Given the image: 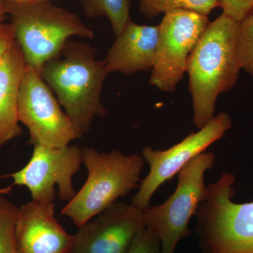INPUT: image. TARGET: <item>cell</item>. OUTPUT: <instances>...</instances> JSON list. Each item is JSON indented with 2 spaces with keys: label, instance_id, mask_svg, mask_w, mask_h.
Here are the masks:
<instances>
[{
  "label": "cell",
  "instance_id": "6da1fadb",
  "mask_svg": "<svg viewBox=\"0 0 253 253\" xmlns=\"http://www.w3.org/2000/svg\"><path fill=\"white\" fill-rule=\"evenodd\" d=\"M240 23L222 13L208 23L188 60L193 122L198 129L214 117L219 95L232 89L239 80Z\"/></svg>",
  "mask_w": 253,
  "mask_h": 253
},
{
  "label": "cell",
  "instance_id": "7a4b0ae2",
  "mask_svg": "<svg viewBox=\"0 0 253 253\" xmlns=\"http://www.w3.org/2000/svg\"><path fill=\"white\" fill-rule=\"evenodd\" d=\"M40 73L83 135L90 131L96 116L107 114L101 91L109 73L104 60L98 59L89 44L68 41L61 54L45 63Z\"/></svg>",
  "mask_w": 253,
  "mask_h": 253
},
{
  "label": "cell",
  "instance_id": "3957f363",
  "mask_svg": "<svg viewBox=\"0 0 253 253\" xmlns=\"http://www.w3.org/2000/svg\"><path fill=\"white\" fill-rule=\"evenodd\" d=\"M4 2L26 65L39 73L45 63L61 54L71 37L94 38V31L79 16L49 0Z\"/></svg>",
  "mask_w": 253,
  "mask_h": 253
},
{
  "label": "cell",
  "instance_id": "277c9868",
  "mask_svg": "<svg viewBox=\"0 0 253 253\" xmlns=\"http://www.w3.org/2000/svg\"><path fill=\"white\" fill-rule=\"evenodd\" d=\"M82 161L87 170L85 183L61 211L78 227L139 187L145 164L139 154L100 152L91 147L82 149Z\"/></svg>",
  "mask_w": 253,
  "mask_h": 253
},
{
  "label": "cell",
  "instance_id": "5b68a950",
  "mask_svg": "<svg viewBox=\"0 0 253 253\" xmlns=\"http://www.w3.org/2000/svg\"><path fill=\"white\" fill-rule=\"evenodd\" d=\"M236 177L224 172L208 185L195 217L205 253H253V202L233 201Z\"/></svg>",
  "mask_w": 253,
  "mask_h": 253
},
{
  "label": "cell",
  "instance_id": "8992f818",
  "mask_svg": "<svg viewBox=\"0 0 253 253\" xmlns=\"http://www.w3.org/2000/svg\"><path fill=\"white\" fill-rule=\"evenodd\" d=\"M215 164V156L202 153L178 172L175 191L163 204L144 210L146 227L161 241L162 253H174L179 241L191 234L190 219L207 199L205 174Z\"/></svg>",
  "mask_w": 253,
  "mask_h": 253
},
{
  "label": "cell",
  "instance_id": "52a82bcc",
  "mask_svg": "<svg viewBox=\"0 0 253 253\" xmlns=\"http://www.w3.org/2000/svg\"><path fill=\"white\" fill-rule=\"evenodd\" d=\"M18 115L29 130L33 146L63 147L83 136L61 109L41 73L27 65L20 86Z\"/></svg>",
  "mask_w": 253,
  "mask_h": 253
},
{
  "label": "cell",
  "instance_id": "ba28073f",
  "mask_svg": "<svg viewBox=\"0 0 253 253\" xmlns=\"http://www.w3.org/2000/svg\"><path fill=\"white\" fill-rule=\"evenodd\" d=\"M82 163V149L77 146L53 148L36 145L25 167L17 172L0 174V179L14 180L8 187L0 189V195L9 194L14 186H25L33 201L52 204L56 198L55 186H58L59 199L69 202L77 193L73 177Z\"/></svg>",
  "mask_w": 253,
  "mask_h": 253
},
{
  "label": "cell",
  "instance_id": "9c48e42d",
  "mask_svg": "<svg viewBox=\"0 0 253 253\" xmlns=\"http://www.w3.org/2000/svg\"><path fill=\"white\" fill-rule=\"evenodd\" d=\"M164 14L149 83L171 92L184 78L190 55L210 22L208 16L189 10H172Z\"/></svg>",
  "mask_w": 253,
  "mask_h": 253
},
{
  "label": "cell",
  "instance_id": "30bf717a",
  "mask_svg": "<svg viewBox=\"0 0 253 253\" xmlns=\"http://www.w3.org/2000/svg\"><path fill=\"white\" fill-rule=\"evenodd\" d=\"M231 126L232 120L229 115L221 112L199 131L191 133L167 150H154L151 146L144 148L142 157L149 165L150 170L141 180L131 204L143 211L149 208L153 196L163 184L172 179L191 160L221 139Z\"/></svg>",
  "mask_w": 253,
  "mask_h": 253
},
{
  "label": "cell",
  "instance_id": "8fae6325",
  "mask_svg": "<svg viewBox=\"0 0 253 253\" xmlns=\"http://www.w3.org/2000/svg\"><path fill=\"white\" fill-rule=\"evenodd\" d=\"M78 228L71 253H128L146 228L144 211L117 201Z\"/></svg>",
  "mask_w": 253,
  "mask_h": 253
},
{
  "label": "cell",
  "instance_id": "7c38bea8",
  "mask_svg": "<svg viewBox=\"0 0 253 253\" xmlns=\"http://www.w3.org/2000/svg\"><path fill=\"white\" fill-rule=\"evenodd\" d=\"M75 236L54 216V204L32 200L19 208L16 226L18 253H71Z\"/></svg>",
  "mask_w": 253,
  "mask_h": 253
},
{
  "label": "cell",
  "instance_id": "4fadbf2b",
  "mask_svg": "<svg viewBox=\"0 0 253 253\" xmlns=\"http://www.w3.org/2000/svg\"><path fill=\"white\" fill-rule=\"evenodd\" d=\"M159 34V25H139L130 20L108 51L104 61L109 74L131 75L152 69Z\"/></svg>",
  "mask_w": 253,
  "mask_h": 253
},
{
  "label": "cell",
  "instance_id": "5bb4252c",
  "mask_svg": "<svg viewBox=\"0 0 253 253\" xmlns=\"http://www.w3.org/2000/svg\"><path fill=\"white\" fill-rule=\"evenodd\" d=\"M26 67L22 51L15 41L0 64V148L21 133L18 101Z\"/></svg>",
  "mask_w": 253,
  "mask_h": 253
},
{
  "label": "cell",
  "instance_id": "9a60e30c",
  "mask_svg": "<svg viewBox=\"0 0 253 253\" xmlns=\"http://www.w3.org/2000/svg\"><path fill=\"white\" fill-rule=\"evenodd\" d=\"M86 16L109 18L113 34L117 37L130 21L131 0H80Z\"/></svg>",
  "mask_w": 253,
  "mask_h": 253
},
{
  "label": "cell",
  "instance_id": "2e32d148",
  "mask_svg": "<svg viewBox=\"0 0 253 253\" xmlns=\"http://www.w3.org/2000/svg\"><path fill=\"white\" fill-rule=\"evenodd\" d=\"M139 10L146 17L153 18L175 9H186L208 16L219 7V0H138Z\"/></svg>",
  "mask_w": 253,
  "mask_h": 253
},
{
  "label": "cell",
  "instance_id": "e0dca14e",
  "mask_svg": "<svg viewBox=\"0 0 253 253\" xmlns=\"http://www.w3.org/2000/svg\"><path fill=\"white\" fill-rule=\"evenodd\" d=\"M19 208L0 195V253H18L16 226Z\"/></svg>",
  "mask_w": 253,
  "mask_h": 253
},
{
  "label": "cell",
  "instance_id": "ac0fdd59",
  "mask_svg": "<svg viewBox=\"0 0 253 253\" xmlns=\"http://www.w3.org/2000/svg\"><path fill=\"white\" fill-rule=\"evenodd\" d=\"M239 53L241 69L253 77V12L240 23Z\"/></svg>",
  "mask_w": 253,
  "mask_h": 253
},
{
  "label": "cell",
  "instance_id": "d6986e66",
  "mask_svg": "<svg viewBox=\"0 0 253 253\" xmlns=\"http://www.w3.org/2000/svg\"><path fill=\"white\" fill-rule=\"evenodd\" d=\"M128 253H162L161 241L146 227L136 237Z\"/></svg>",
  "mask_w": 253,
  "mask_h": 253
},
{
  "label": "cell",
  "instance_id": "ffe728a7",
  "mask_svg": "<svg viewBox=\"0 0 253 253\" xmlns=\"http://www.w3.org/2000/svg\"><path fill=\"white\" fill-rule=\"evenodd\" d=\"M223 13L242 21L253 12V0H219Z\"/></svg>",
  "mask_w": 253,
  "mask_h": 253
},
{
  "label": "cell",
  "instance_id": "44dd1931",
  "mask_svg": "<svg viewBox=\"0 0 253 253\" xmlns=\"http://www.w3.org/2000/svg\"><path fill=\"white\" fill-rule=\"evenodd\" d=\"M14 29L11 23L0 26V64L15 42Z\"/></svg>",
  "mask_w": 253,
  "mask_h": 253
},
{
  "label": "cell",
  "instance_id": "7402d4cb",
  "mask_svg": "<svg viewBox=\"0 0 253 253\" xmlns=\"http://www.w3.org/2000/svg\"><path fill=\"white\" fill-rule=\"evenodd\" d=\"M6 15H8L7 8L5 4L4 0H0V26L3 24V21Z\"/></svg>",
  "mask_w": 253,
  "mask_h": 253
},
{
  "label": "cell",
  "instance_id": "603a6c76",
  "mask_svg": "<svg viewBox=\"0 0 253 253\" xmlns=\"http://www.w3.org/2000/svg\"><path fill=\"white\" fill-rule=\"evenodd\" d=\"M14 1H28V0H14Z\"/></svg>",
  "mask_w": 253,
  "mask_h": 253
}]
</instances>
